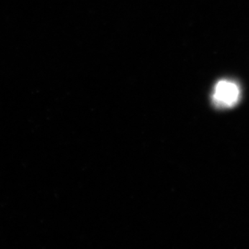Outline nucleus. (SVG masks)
I'll use <instances>...</instances> for the list:
<instances>
[{
    "label": "nucleus",
    "instance_id": "1",
    "mask_svg": "<svg viewBox=\"0 0 249 249\" xmlns=\"http://www.w3.org/2000/svg\"><path fill=\"white\" fill-rule=\"evenodd\" d=\"M241 96L237 83L232 80H220L214 85L211 102L217 109H232L240 103Z\"/></svg>",
    "mask_w": 249,
    "mask_h": 249
}]
</instances>
